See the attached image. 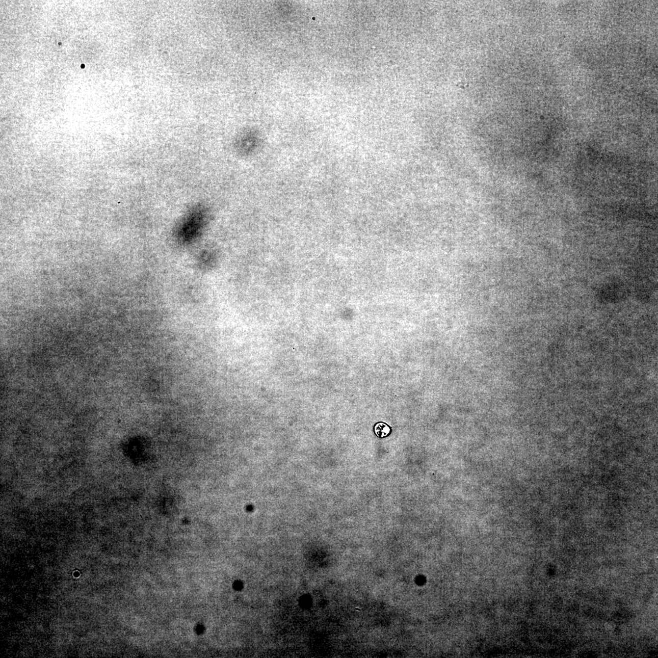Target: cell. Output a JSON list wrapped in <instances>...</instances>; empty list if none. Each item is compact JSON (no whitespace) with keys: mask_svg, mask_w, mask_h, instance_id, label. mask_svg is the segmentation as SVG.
<instances>
[{"mask_svg":"<svg viewBox=\"0 0 658 658\" xmlns=\"http://www.w3.org/2000/svg\"><path fill=\"white\" fill-rule=\"evenodd\" d=\"M203 208L199 205H195L192 208L183 221L180 233L183 238H190L193 236L196 233L199 231V228L203 220Z\"/></svg>","mask_w":658,"mask_h":658,"instance_id":"cell-1","label":"cell"},{"mask_svg":"<svg viewBox=\"0 0 658 658\" xmlns=\"http://www.w3.org/2000/svg\"><path fill=\"white\" fill-rule=\"evenodd\" d=\"M376 434L379 438H385L390 433L391 430L389 427L384 423L377 424L375 426Z\"/></svg>","mask_w":658,"mask_h":658,"instance_id":"cell-2","label":"cell"}]
</instances>
